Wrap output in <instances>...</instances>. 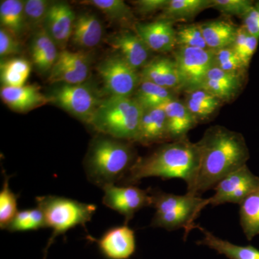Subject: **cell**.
I'll list each match as a JSON object with an SVG mask.
<instances>
[{"mask_svg": "<svg viewBox=\"0 0 259 259\" xmlns=\"http://www.w3.org/2000/svg\"><path fill=\"white\" fill-rule=\"evenodd\" d=\"M175 60L181 80V90L199 88L214 65V51L199 48L179 47Z\"/></svg>", "mask_w": 259, "mask_h": 259, "instance_id": "obj_8", "label": "cell"}, {"mask_svg": "<svg viewBox=\"0 0 259 259\" xmlns=\"http://www.w3.org/2000/svg\"><path fill=\"white\" fill-rule=\"evenodd\" d=\"M35 201L37 207L44 212L47 228L53 231L42 259L47 258L48 250L58 236L77 226L86 228L87 223L91 221L97 210L95 204L83 203L59 196H41L36 197Z\"/></svg>", "mask_w": 259, "mask_h": 259, "instance_id": "obj_6", "label": "cell"}, {"mask_svg": "<svg viewBox=\"0 0 259 259\" xmlns=\"http://www.w3.org/2000/svg\"><path fill=\"white\" fill-rule=\"evenodd\" d=\"M221 100L204 89L187 91L185 104L197 120L209 118L221 105Z\"/></svg>", "mask_w": 259, "mask_h": 259, "instance_id": "obj_25", "label": "cell"}, {"mask_svg": "<svg viewBox=\"0 0 259 259\" xmlns=\"http://www.w3.org/2000/svg\"><path fill=\"white\" fill-rule=\"evenodd\" d=\"M83 4L95 7L115 21L129 22L134 18L132 10L122 0H90L83 2Z\"/></svg>", "mask_w": 259, "mask_h": 259, "instance_id": "obj_32", "label": "cell"}, {"mask_svg": "<svg viewBox=\"0 0 259 259\" xmlns=\"http://www.w3.org/2000/svg\"><path fill=\"white\" fill-rule=\"evenodd\" d=\"M97 71L110 96L131 97L141 81L137 70L130 66L120 54L102 61Z\"/></svg>", "mask_w": 259, "mask_h": 259, "instance_id": "obj_9", "label": "cell"}, {"mask_svg": "<svg viewBox=\"0 0 259 259\" xmlns=\"http://www.w3.org/2000/svg\"><path fill=\"white\" fill-rule=\"evenodd\" d=\"M215 193L204 199L203 207L226 203L240 204L250 194L259 190V177L253 175L247 165L232 172L214 187Z\"/></svg>", "mask_w": 259, "mask_h": 259, "instance_id": "obj_10", "label": "cell"}, {"mask_svg": "<svg viewBox=\"0 0 259 259\" xmlns=\"http://www.w3.org/2000/svg\"><path fill=\"white\" fill-rule=\"evenodd\" d=\"M136 34L151 50L168 53L177 47V31L173 22L165 19L149 23L136 25Z\"/></svg>", "mask_w": 259, "mask_h": 259, "instance_id": "obj_14", "label": "cell"}, {"mask_svg": "<svg viewBox=\"0 0 259 259\" xmlns=\"http://www.w3.org/2000/svg\"><path fill=\"white\" fill-rule=\"evenodd\" d=\"M131 145L113 138L94 140L85 158L89 182L103 189L122 182L135 163Z\"/></svg>", "mask_w": 259, "mask_h": 259, "instance_id": "obj_3", "label": "cell"}, {"mask_svg": "<svg viewBox=\"0 0 259 259\" xmlns=\"http://www.w3.org/2000/svg\"><path fill=\"white\" fill-rule=\"evenodd\" d=\"M168 140L166 115L163 107L145 110L135 141L148 146Z\"/></svg>", "mask_w": 259, "mask_h": 259, "instance_id": "obj_18", "label": "cell"}, {"mask_svg": "<svg viewBox=\"0 0 259 259\" xmlns=\"http://www.w3.org/2000/svg\"><path fill=\"white\" fill-rule=\"evenodd\" d=\"M31 71V64L26 59L14 58L2 61L0 64V77L3 87L19 88L26 82Z\"/></svg>", "mask_w": 259, "mask_h": 259, "instance_id": "obj_29", "label": "cell"}, {"mask_svg": "<svg viewBox=\"0 0 259 259\" xmlns=\"http://www.w3.org/2000/svg\"><path fill=\"white\" fill-rule=\"evenodd\" d=\"M46 228H47V225L44 212L36 207L35 208L18 211L6 230L13 233L35 231Z\"/></svg>", "mask_w": 259, "mask_h": 259, "instance_id": "obj_31", "label": "cell"}, {"mask_svg": "<svg viewBox=\"0 0 259 259\" xmlns=\"http://www.w3.org/2000/svg\"><path fill=\"white\" fill-rule=\"evenodd\" d=\"M144 112L132 97L110 96L102 100L90 125L113 139L135 141Z\"/></svg>", "mask_w": 259, "mask_h": 259, "instance_id": "obj_4", "label": "cell"}, {"mask_svg": "<svg viewBox=\"0 0 259 259\" xmlns=\"http://www.w3.org/2000/svg\"><path fill=\"white\" fill-rule=\"evenodd\" d=\"M207 47L213 51L231 47L238 27L224 20H212L199 25Z\"/></svg>", "mask_w": 259, "mask_h": 259, "instance_id": "obj_24", "label": "cell"}, {"mask_svg": "<svg viewBox=\"0 0 259 259\" xmlns=\"http://www.w3.org/2000/svg\"><path fill=\"white\" fill-rule=\"evenodd\" d=\"M30 54L39 72L51 71L55 64L59 56L57 46L44 28L39 29L32 37Z\"/></svg>", "mask_w": 259, "mask_h": 259, "instance_id": "obj_23", "label": "cell"}, {"mask_svg": "<svg viewBox=\"0 0 259 259\" xmlns=\"http://www.w3.org/2000/svg\"><path fill=\"white\" fill-rule=\"evenodd\" d=\"M52 3L47 0H27L25 1V13L26 25L32 28L44 25L49 8Z\"/></svg>", "mask_w": 259, "mask_h": 259, "instance_id": "obj_35", "label": "cell"}, {"mask_svg": "<svg viewBox=\"0 0 259 259\" xmlns=\"http://www.w3.org/2000/svg\"><path fill=\"white\" fill-rule=\"evenodd\" d=\"M214 65L223 71L243 74L246 66L231 47L214 51Z\"/></svg>", "mask_w": 259, "mask_h": 259, "instance_id": "obj_36", "label": "cell"}, {"mask_svg": "<svg viewBox=\"0 0 259 259\" xmlns=\"http://www.w3.org/2000/svg\"><path fill=\"white\" fill-rule=\"evenodd\" d=\"M199 166L197 143L186 137L162 145L149 156L136 160L120 184L134 185L148 177L181 179L187 183L188 191L195 182Z\"/></svg>", "mask_w": 259, "mask_h": 259, "instance_id": "obj_2", "label": "cell"}, {"mask_svg": "<svg viewBox=\"0 0 259 259\" xmlns=\"http://www.w3.org/2000/svg\"><path fill=\"white\" fill-rule=\"evenodd\" d=\"M10 177L5 175L3 188L0 192V228L6 230L18 213L16 195L10 188Z\"/></svg>", "mask_w": 259, "mask_h": 259, "instance_id": "obj_33", "label": "cell"}, {"mask_svg": "<svg viewBox=\"0 0 259 259\" xmlns=\"http://www.w3.org/2000/svg\"><path fill=\"white\" fill-rule=\"evenodd\" d=\"M240 205V224L248 241L259 235V190L246 197Z\"/></svg>", "mask_w": 259, "mask_h": 259, "instance_id": "obj_30", "label": "cell"}, {"mask_svg": "<svg viewBox=\"0 0 259 259\" xmlns=\"http://www.w3.org/2000/svg\"><path fill=\"white\" fill-rule=\"evenodd\" d=\"M56 63L87 76L90 72V60L88 56L82 52H72L64 49L59 53Z\"/></svg>", "mask_w": 259, "mask_h": 259, "instance_id": "obj_38", "label": "cell"}, {"mask_svg": "<svg viewBox=\"0 0 259 259\" xmlns=\"http://www.w3.org/2000/svg\"><path fill=\"white\" fill-rule=\"evenodd\" d=\"M212 0H169L160 19L172 22L190 20L203 10L212 8Z\"/></svg>", "mask_w": 259, "mask_h": 259, "instance_id": "obj_26", "label": "cell"}, {"mask_svg": "<svg viewBox=\"0 0 259 259\" xmlns=\"http://www.w3.org/2000/svg\"><path fill=\"white\" fill-rule=\"evenodd\" d=\"M243 84V74L223 71L215 65L209 70L200 88L221 101L228 102L234 98Z\"/></svg>", "mask_w": 259, "mask_h": 259, "instance_id": "obj_15", "label": "cell"}, {"mask_svg": "<svg viewBox=\"0 0 259 259\" xmlns=\"http://www.w3.org/2000/svg\"><path fill=\"white\" fill-rule=\"evenodd\" d=\"M24 6L25 1L20 0H4L0 4L1 28L18 37L23 33L26 25Z\"/></svg>", "mask_w": 259, "mask_h": 259, "instance_id": "obj_28", "label": "cell"}, {"mask_svg": "<svg viewBox=\"0 0 259 259\" xmlns=\"http://www.w3.org/2000/svg\"><path fill=\"white\" fill-rule=\"evenodd\" d=\"M135 94V100L144 111L163 106L167 102L176 99L171 90L144 80H141Z\"/></svg>", "mask_w": 259, "mask_h": 259, "instance_id": "obj_27", "label": "cell"}, {"mask_svg": "<svg viewBox=\"0 0 259 259\" xmlns=\"http://www.w3.org/2000/svg\"><path fill=\"white\" fill-rule=\"evenodd\" d=\"M169 0H139L136 2V9L141 15H149L161 10L163 11Z\"/></svg>", "mask_w": 259, "mask_h": 259, "instance_id": "obj_42", "label": "cell"}, {"mask_svg": "<svg viewBox=\"0 0 259 259\" xmlns=\"http://www.w3.org/2000/svg\"><path fill=\"white\" fill-rule=\"evenodd\" d=\"M141 80L156 83L168 90H181V80L175 60L157 58L143 68Z\"/></svg>", "mask_w": 259, "mask_h": 259, "instance_id": "obj_19", "label": "cell"}, {"mask_svg": "<svg viewBox=\"0 0 259 259\" xmlns=\"http://www.w3.org/2000/svg\"><path fill=\"white\" fill-rule=\"evenodd\" d=\"M104 191L102 203L125 218V224L134 218L135 214L145 207L151 206V190H141L134 186L108 185Z\"/></svg>", "mask_w": 259, "mask_h": 259, "instance_id": "obj_11", "label": "cell"}, {"mask_svg": "<svg viewBox=\"0 0 259 259\" xmlns=\"http://www.w3.org/2000/svg\"><path fill=\"white\" fill-rule=\"evenodd\" d=\"M48 97L56 106L88 124L102 101L96 89L85 83L61 84Z\"/></svg>", "mask_w": 259, "mask_h": 259, "instance_id": "obj_7", "label": "cell"}, {"mask_svg": "<svg viewBox=\"0 0 259 259\" xmlns=\"http://www.w3.org/2000/svg\"><path fill=\"white\" fill-rule=\"evenodd\" d=\"M258 42V37L253 36L247 32L243 26L238 27L236 38L231 47L246 67L249 66L250 61L257 50Z\"/></svg>", "mask_w": 259, "mask_h": 259, "instance_id": "obj_34", "label": "cell"}, {"mask_svg": "<svg viewBox=\"0 0 259 259\" xmlns=\"http://www.w3.org/2000/svg\"><path fill=\"white\" fill-rule=\"evenodd\" d=\"M194 228H197L203 235V238L197 242V245H206L229 259H259V250L253 245L242 246L233 244L214 236L199 225H195Z\"/></svg>", "mask_w": 259, "mask_h": 259, "instance_id": "obj_22", "label": "cell"}, {"mask_svg": "<svg viewBox=\"0 0 259 259\" xmlns=\"http://www.w3.org/2000/svg\"><path fill=\"white\" fill-rule=\"evenodd\" d=\"M2 100L13 111L27 112L46 105L49 97L40 93L37 85H24L19 88L3 87L0 91Z\"/></svg>", "mask_w": 259, "mask_h": 259, "instance_id": "obj_17", "label": "cell"}, {"mask_svg": "<svg viewBox=\"0 0 259 259\" xmlns=\"http://www.w3.org/2000/svg\"><path fill=\"white\" fill-rule=\"evenodd\" d=\"M22 47L18 37L5 30L0 29V56L2 59L21 53Z\"/></svg>", "mask_w": 259, "mask_h": 259, "instance_id": "obj_40", "label": "cell"}, {"mask_svg": "<svg viewBox=\"0 0 259 259\" xmlns=\"http://www.w3.org/2000/svg\"><path fill=\"white\" fill-rule=\"evenodd\" d=\"M151 206L156 209V212L151 226L169 231L183 228L185 238L194 229V221L204 209V199L189 193L176 195L160 190H151Z\"/></svg>", "mask_w": 259, "mask_h": 259, "instance_id": "obj_5", "label": "cell"}, {"mask_svg": "<svg viewBox=\"0 0 259 259\" xmlns=\"http://www.w3.org/2000/svg\"><path fill=\"white\" fill-rule=\"evenodd\" d=\"M199 166L193 186L187 193L200 197L214 189L223 179L246 165L250 154L239 133L223 126H213L197 143Z\"/></svg>", "mask_w": 259, "mask_h": 259, "instance_id": "obj_1", "label": "cell"}, {"mask_svg": "<svg viewBox=\"0 0 259 259\" xmlns=\"http://www.w3.org/2000/svg\"><path fill=\"white\" fill-rule=\"evenodd\" d=\"M243 27L253 36L259 38V1L255 2L253 6L243 17Z\"/></svg>", "mask_w": 259, "mask_h": 259, "instance_id": "obj_41", "label": "cell"}, {"mask_svg": "<svg viewBox=\"0 0 259 259\" xmlns=\"http://www.w3.org/2000/svg\"><path fill=\"white\" fill-rule=\"evenodd\" d=\"M88 238L96 242L100 253L107 259H129L136 252V236L127 224L110 228L100 239Z\"/></svg>", "mask_w": 259, "mask_h": 259, "instance_id": "obj_12", "label": "cell"}, {"mask_svg": "<svg viewBox=\"0 0 259 259\" xmlns=\"http://www.w3.org/2000/svg\"><path fill=\"white\" fill-rule=\"evenodd\" d=\"M109 44L119 51V54L130 66L137 71L148 64L151 49L137 34L121 32L112 37Z\"/></svg>", "mask_w": 259, "mask_h": 259, "instance_id": "obj_16", "label": "cell"}, {"mask_svg": "<svg viewBox=\"0 0 259 259\" xmlns=\"http://www.w3.org/2000/svg\"><path fill=\"white\" fill-rule=\"evenodd\" d=\"M254 3L250 0H212V8L218 10L222 14L242 18Z\"/></svg>", "mask_w": 259, "mask_h": 259, "instance_id": "obj_39", "label": "cell"}, {"mask_svg": "<svg viewBox=\"0 0 259 259\" xmlns=\"http://www.w3.org/2000/svg\"><path fill=\"white\" fill-rule=\"evenodd\" d=\"M103 27L96 15L83 13L76 17L71 40L76 47L90 49L101 41Z\"/></svg>", "mask_w": 259, "mask_h": 259, "instance_id": "obj_21", "label": "cell"}, {"mask_svg": "<svg viewBox=\"0 0 259 259\" xmlns=\"http://www.w3.org/2000/svg\"><path fill=\"white\" fill-rule=\"evenodd\" d=\"M177 46L209 49L199 25H187L179 29L177 31Z\"/></svg>", "mask_w": 259, "mask_h": 259, "instance_id": "obj_37", "label": "cell"}, {"mask_svg": "<svg viewBox=\"0 0 259 259\" xmlns=\"http://www.w3.org/2000/svg\"><path fill=\"white\" fill-rule=\"evenodd\" d=\"M76 18L72 8L63 2L52 3L48 12L44 28L62 50L71 39Z\"/></svg>", "mask_w": 259, "mask_h": 259, "instance_id": "obj_13", "label": "cell"}, {"mask_svg": "<svg viewBox=\"0 0 259 259\" xmlns=\"http://www.w3.org/2000/svg\"><path fill=\"white\" fill-rule=\"evenodd\" d=\"M162 107L166 113L168 137L171 141L185 139L187 133L198 122L185 102L177 99L167 102Z\"/></svg>", "mask_w": 259, "mask_h": 259, "instance_id": "obj_20", "label": "cell"}]
</instances>
